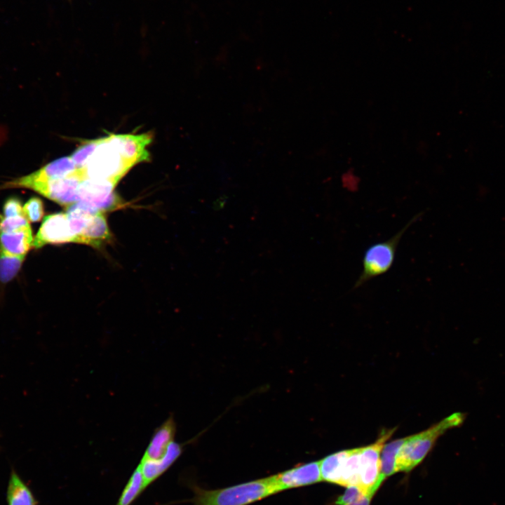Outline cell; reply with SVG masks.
<instances>
[{"label":"cell","instance_id":"obj_3","mask_svg":"<svg viewBox=\"0 0 505 505\" xmlns=\"http://www.w3.org/2000/svg\"><path fill=\"white\" fill-rule=\"evenodd\" d=\"M421 213L415 215L397 233L390 238L375 243L365 250L362 259V271L354 285L358 288L369 281L388 272L392 267L398 243L406 230L416 222Z\"/></svg>","mask_w":505,"mask_h":505},{"label":"cell","instance_id":"obj_13","mask_svg":"<svg viewBox=\"0 0 505 505\" xmlns=\"http://www.w3.org/2000/svg\"><path fill=\"white\" fill-rule=\"evenodd\" d=\"M76 170V168L70 156L62 157L15 180L20 182H33L62 178L72 175Z\"/></svg>","mask_w":505,"mask_h":505},{"label":"cell","instance_id":"obj_9","mask_svg":"<svg viewBox=\"0 0 505 505\" xmlns=\"http://www.w3.org/2000/svg\"><path fill=\"white\" fill-rule=\"evenodd\" d=\"M271 476L279 492L323 481L320 461L297 465Z\"/></svg>","mask_w":505,"mask_h":505},{"label":"cell","instance_id":"obj_18","mask_svg":"<svg viewBox=\"0 0 505 505\" xmlns=\"http://www.w3.org/2000/svg\"><path fill=\"white\" fill-rule=\"evenodd\" d=\"M361 447L349 450L342 471L339 485L344 487L359 484V457Z\"/></svg>","mask_w":505,"mask_h":505},{"label":"cell","instance_id":"obj_12","mask_svg":"<svg viewBox=\"0 0 505 505\" xmlns=\"http://www.w3.org/2000/svg\"><path fill=\"white\" fill-rule=\"evenodd\" d=\"M34 238L30 225L8 232H0V252L25 256L32 247Z\"/></svg>","mask_w":505,"mask_h":505},{"label":"cell","instance_id":"obj_5","mask_svg":"<svg viewBox=\"0 0 505 505\" xmlns=\"http://www.w3.org/2000/svg\"><path fill=\"white\" fill-rule=\"evenodd\" d=\"M83 180L80 170L76 169L71 175L62 178L43 181H8L0 189L26 188L67 207L77 202V189Z\"/></svg>","mask_w":505,"mask_h":505},{"label":"cell","instance_id":"obj_28","mask_svg":"<svg viewBox=\"0 0 505 505\" xmlns=\"http://www.w3.org/2000/svg\"><path fill=\"white\" fill-rule=\"evenodd\" d=\"M227 196H222L220 197L217 201H215L213 203V208L215 210H220L222 208L226 203L227 201Z\"/></svg>","mask_w":505,"mask_h":505},{"label":"cell","instance_id":"obj_10","mask_svg":"<svg viewBox=\"0 0 505 505\" xmlns=\"http://www.w3.org/2000/svg\"><path fill=\"white\" fill-rule=\"evenodd\" d=\"M109 137L121 156L133 166L149 160L146 148L152 142L151 135H110Z\"/></svg>","mask_w":505,"mask_h":505},{"label":"cell","instance_id":"obj_15","mask_svg":"<svg viewBox=\"0 0 505 505\" xmlns=\"http://www.w3.org/2000/svg\"><path fill=\"white\" fill-rule=\"evenodd\" d=\"M175 432V422L170 417L156 429L142 459L152 460L161 459L170 443L173 441Z\"/></svg>","mask_w":505,"mask_h":505},{"label":"cell","instance_id":"obj_21","mask_svg":"<svg viewBox=\"0 0 505 505\" xmlns=\"http://www.w3.org/2000/svg\"><path fill=\"white\" fill-rule=\"evenodd\" d=\"M25 256H15L0 252V281L6 283L18 273Z\"/></svg>","mask_w":505,"mask_h":505},{"label":"cell","instance_id":"obj_7","mask_svg":"<svg viewBox=\"0 0 505 505\" xmlns=\"http://www.w3.org/2000/svg\"><path fill=\"white\" fill-rule=\"evenodd\" d=\"M118 183L107 180L85 179L77 189V202L83 203L101 211L117 208L120 202L114 193Z\"/></svg>","mask_w":505,"mask_h":505},{"label":"cell","instance_id":"obj_19","mask_svg":"<svg viewBox=\"0 0 505 505\" xmlns=\"http://www.w3.org/2000/svg\"><path fill=\"white\" fill-rule=\"evenodd\" d=\"M406 438L394 440L383 446L381 455V474L384 480L396 472L398 453Z\"/></svg>","mask_w":505,"mask_h":505},{"label":"cell","instance_id":"obj_20","mask_svg":"<svg viewBox=\"0 0 505 505\" xmlns=\"http://www.w3.org/2000/svg\"><path fill=\"white\" fill-rule=\"evenodd\" d=\"M144 491L143 476L138 465L130 476L116 505H130Z\"/></svg>","mask_w":505,"mask_h":505},{"label":"cell","instance_id":"obj_14","mask_svg":"<svg viewBox=\"0 0 505 505\" xmlns=\"http://www.w3.org/2000/svg\"><path fill=\"white\" fill-rule=\"evenodd\" d=\"M111 236L106 217L103 212L100 210L84 226L79 236L78 243L98 248L110 239Z\"/></svg>","mask_w":505,"mask_h":505},{"label":"cell","instance_id":"obj_27","mask_svg":"<svg viewBox=\"0 0 505 505\" xmlns=\"http://www.w3.org/2000/svg\"><path fill=\"white\" fill-rule=\"evenodd\" d=\"M372 496L373 495L369 494H364L359 499L349 505H370Z\"/></svg>","mask_w":505,"mask_h":505},{"label":"cell","instance_id":"obj_1","mask_svg":"<svg viewBox=\"0 0 505 505\" xmlns=\"http://www.w3.org/2000/svg\"><path fill=\"white\" fill-rule=\"evenodd\" d=\"M191 487L194 505H248L279 492L272 476L216 490Z\"/></svg>","mask_w":505,"mask_h":505},{"label":"cell","instance_id":"obj_11","mask_svg":"<svg viewBox=\"0 0 505 505\" xmlns=\"http://www.w3.org/2000/svg\"><path fill=\"white\" fill-rule=\"evenodd\" d=\"M182 449V444L173 441L161 459H141L138 465L142 471L144 490L173 464L180 456Z\"/></svg>","mask_w":505,"mask_h":505},{"label":"cell","instance_id":"obj_6","mask_svg":"<svg viewBox=\"0 0 505 505\" xmlns=\"http://www.w3.org/2000/svg\"><path fill=\"white\" fill-rule=\"evenodd\" d=\"M395 429L382 431L374 443L361 447L358 486L365 494L374 495L384 481L381 474L380 455L383 446Z\"/></svg>","mask_w":505,"mask_h":505},{"label":"cell","instance_id":"obj_4","mask_svg":"<svg viewBox=\"0 0 505 505\" xmlns=\"http://www.w3.org/2000/svg\"><path fill=\"white\" fill-rule=\"evenodd\" d=\"M133 166L121 156L108 136L100 138L85 167L80 170L83 180H107L118 183Z\"/></svg>","mask_w":505,"mask_h":505},{"label":"cell","instance_id":"obj_8","mask_svg":"<svg viewBox=\"0 0 505 505\" xmlns=\"http://www.w3.org/2000/svg\"><path fill=\"white\" fill-rule=\"evenodd\" d=\"M76 243L65 213L48 215L44 217L34 238L32 247L40 248L47 244Z\"/></svg>","mask_w":505,"mask_h":505},{"label":"cell","instance_id":"obj_24","mask_svg":"<svg viewBox=\"0 0 505 505\" xmlns=\"http://www.w3.org/2000/svg\"><path fill=\"white\" fill-rule=\"evenodd\" d=\"M29 225V221L24 215L8 217L0 215V232L13 231Z\"/></svg>","mask_w":505,"mask_h":505},{"label":"cell","instance_id":"obj_25","mask_svg":"<svg viewBox=\"0 0 505 505\" xmlns=\"http://www.w3.org/2000/svg\"><path fill=\"white\" fill-rule=\"evenodd\" d=\"M364 494L359 486H349L344 493L337 499L335 504L349 505L359 499Z\"/></svg>","mask_w":505,"mask_h":505},{"label":"cell","instance_id":"obj_23","mask_svg":"<svg viewBox=\"0 0 505 505\" xmlns=\"http://www.w3.org/2000/svg\"><path fill=\"white\" fill-rule=\"evenodd\" d=\"M22 208L23 214L29 222L40 221L44 214L43 203L38 197L30 198Z\"/></svg>","mask_w":505,"mask_h":505},{"label":"cell","instance_id":"obj_26","mask_svg":"<svg viewBox=\"0 0 505 505\" xmlns=\"http://www.w3.org/2000/svg\"><path fill=\"white\" fill-rule=\"evenodd\" d=\"M23 206L21 201L16 197L8 198L3 206L4 217H13L23 214Z\"/></svg>","mask_w":505,"mask_h":505},{"label":"cell","instance_id":"obj_16","mask_svg":"<svg viewBox=\"0 0 505 505\" xmlns=\"http://www.w3.org/2000/svg\"><path fill=\"white\" fill-rule=\"evenodd\" d=\"M8 505H39L32 491L13 471L7 489Z\"/></svg>","mask_w":505,"mask_h":505},{"label":"cell","instance_id":"obj_17","mask_svg":"<svg viewBox=\"0 0 505 505\" xmlns=\"http://www.w3.org/2000/svg\"><path fill=\"white\" fill-rule=\"evenodd\" d=\"M349 450L340 451L325 457L320 460L322 480L339 485L342 466Z\"/></svg>","mask_w":505,"mask_h":505},{"label":"cell","instance_id":"obj_2","mask_svg":"<svg viewBox=\"0 0 505 505\" xmlns=\"http://www.w3.org/2000/svg\"><path fill=\"white\" fill-rule=\"evenodd\" d=\"M465 417L464 413L455 412L426 430L406 437L397 455L396 472L411 471L424 459L439 436L460 426Z\"/></svg>","mask_w":505,"mask_h":505},{"label":"cell","instance_id":"obj_22","mask_svg":"<svg viewBox=\"0 0 505 505\" xmlns=\"http://www.w3.org/2000/svg\"><path fill=\"white\" fill-rule=\"evenodd\" d=\"M100 142V138L81 145L70 156L76 169H83Z\"/></svg>","mask_w":505,"mask_h":505}]
</instances>
